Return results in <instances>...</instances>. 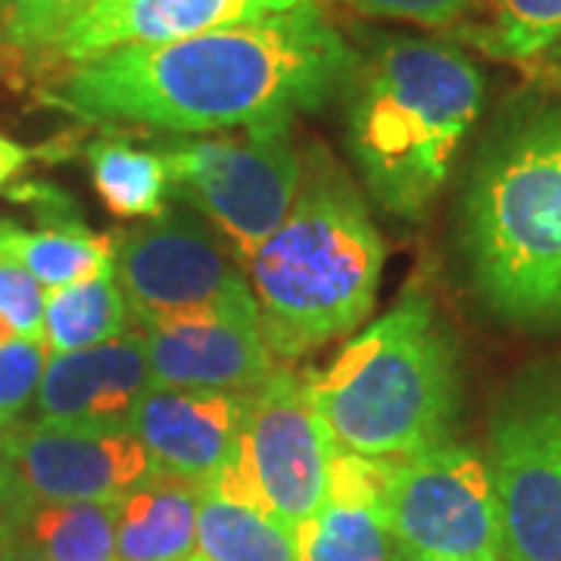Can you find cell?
Here are the masks:
<instances>
[{
	"mask_svg": "<svg viewBox=\"0 0 561 561\" xmlns=\"http://www.w3.org/2000/svg\"><path fill=\"white\" fill-rule=\"evenodd\" d=\"M47 356L44 337L0 346V431L20 421L25 405L35 400Z\"/></svg>",
	"mask_w": 561,
	"mask_h": 561,
	"instance_id": "484cf974",
	"label": "cell"
},
{
	"mask_svg": "<svg viewBox=\"0 0 561 561\" xmlns=\"http://www.w3.org/2000/svg\"><path fill=\"white\" fill-rule=\"evenodd\" d=\"M459 38L486 57L530 62L561 41V0H474Z\"/></svg>",
	"mask_w": 561,
	"mask_h": 561,
	"instance_id": "44dd1931",
	"label": "cell"
},
{
	"mask_svg": "<svg viewBox=\"0 0 561 561\" xmlns=\"http://www.w3.org/2000/svg\"><path fill=\"white\" fill-rule=\"evenodd\" d=\"M128 316L131 309L125 302L113 265H106L94 278L50 290L44 306L47 353H76L113 341L125 334Z\"/></svg>",
	"mask_w": 561,
	"mask_h": 561,
	"instance_id": "d6986e66",
	"label": "cell"
},
{
	"mask_svg": "<svg viewBox=\"0 0 561 561\" xmlns=\"http://www.w3.org/2000/svg\"><path fill=\"white\" fill-rule=\"evenodd\" d=\"M0 561H28L25 542L20 540V534H16L13 522H10L3 502H0Z\"/></svg>",
	"mask_w": 561,
	"mask_h": 561,
	"instance_id": "f546056e",
	"label": "cell"
},
{
	"mask_svg": "<svg viewBox=\"0 0 561 561\" xmlns=\"http://www.w3.org/2000/svg\"><path fill=\"white\" fill-rule=\"evenodd\" d=\"M334 443L365 459H409L453 440L459 343L434 302L405 294L306 381Z\"/></svg>",
	"mask_w": 561,
	"mask_h": 561,
	"instance_id": "5b68a950",
	"label": "cell"
},
{
	"mask_svg": "<svg viewBox=\"0 0 561 561\" xmlns=\"http://www.w3.org/2000/svg\"><path fill=\"white\" fill-rule=\"evenodd\" d=\"M84 160L101 201L113 216L153 219L165 209L169 169L160 150H144L128 140L106 135L84 147Z\"/></svg>",
	"mask_w": 561,
	"mask_h": 561,
	"instance_id": "ffe728a7",
	"label": "cell"
},
{
	"mask_svg": "<svg viewBox=\"0 0 561 561\" xmlns=\"http://www.w3.org/2000/svg\"><path fill=\"white\" fill-rule=\"evenodd\" d=\"M502 559L561 561V359L518 371L490 419Z\"/></svg>",
	"mask_w": 561,
	"mask_h": 561,
	"instance_id": "52a82bcc",
	"label": "cell"
},
{
	"mask_svg": "<svg viewBox=\"0 0 561 561\" xmlns=\"http://www.w3.org/2000/svg\"><path fill=\"white\" fill-rule=\"evenodd\" d=\"M91 0H7L0 38L20 50H50Z\"/></svg>",
	"mask_w": 561,
	"mask_h": 561,
	"instance_id": "cb8c5ba5",
	"label": "cell"
},
{
	"mask_svg": "<svg viewBox=\"0 0 561 561\" xmlns=\"http://www.w3.org/2000/svg\"><path fill=\"white\" fill-rule=\"evenodd\" d=\"M381 268L383 241L356 184L316 150L294 209L247 262L272 356L297 359L353 334L375 309Z\"/></svg>",
	"mask_w": 561,
	"mask_h": 561,
	"instance_id": "277c9868",
	"label": "cell"
},
{
	"mask_svg": "<svg viewBox=\"0 0 561 561\" xmlns=\"http://www.w3.org/2000/svg\"><path fill=\"white\" fill-rule=\"evenodd\" d=\"M140 331L157 387L253 393L278 371L256 316H197Z\"/></svg>",
	"mask_w": 561,
	"mask_h": 561,
	"instance_id": "5bb4252c",
	"label": "cell"
},
{
	"mask_svg": "<svg viewBox=\"0 0 561 561\" xmlns=\"http://www.w3.org/2000/svg\"><path fill=\"white\" fill-rule=\"evenodd\" d=\"M0 3H3V0H0Z\"/></svg>",
	"mask_w": 561,
	"mask_h": 561,
	"instance_id": "836d02e7",
	"label": "cell"
},
{
	"mask_svg": "<svg viewBox=\"0 0 561 561\" xmlns=\"http://www.w3.org/2000/svg\"><path fill=\"white\" fill-rule=\"evenodd\" d=\"M297 561H393L397 542L381 505L324 500L312 518L294 527Z\"/></svg>",
	"mask_w": 561,
	"mask_h": 561,
	"instance_id": "603a6c76",
	"label": "cell"
},
{
	"mask_svg": "<svg viewBox=\"0 0 561 561\" xmlns=\"http://www.w3.org/2000/svg\"><path fill=\"white\" fill-rule=\"evenodd\" d=\"M7 490L32 502H116L153 478L125 427L13 421L0 431Z\"/></svg>",
	"mask_w": 561,
	"mask_h": 561,
	"instance_id": "8fae6325",
	"label": "cell"
},
{
	"mask_svg": "<svg viewBox=\"0 0 561 561\" xmlns=\"http://www.w3.org/2000/svg\"><path fill=\"white\" fill-rule=\"evenodd\" d=\"M334 453L306 381L275 371L250 393L238 453L206 490L297 527L324 505Z\"/></svg>",
	"mask_w": 561,
	"mask_h": 561,
	"instance_id": "ba28073f",
	"label": "cell"
},
{
	"mask_svg": "<svg viewBox=\"0 0 561 561\" xmlns=\"http://www.w3.org/2000/svg\"><path fill=\"white\" fill-rule=\"evenodd\" d=\"M7 493V465H3V456H0V496Z\"/></svg>",
	"mask_w": 561,
	"mask_h": 561,
	"instance_id": "1f68e13d",
	"label": "cell"
},
{
	"mask_svg": "<svg viewBox=\"0 0 561 561\" xmlns=\"http://www.w3.org/2000/svg\"><path fill=\"white\" fill-rule=\"evenodd\" d=\"M25 552H28V561H44V559H41V556H35L32 549H25Z\"/></svg>",
	"mask_w": 561,
	"mask_h": 561,
	"instance_id": "d6a6232c",
	"label": "cell"
},
{
	"mask_svg": "<svg viewBox=\"0 0 561 561\" xmlns=\"http://www.w3.org/2000/svg\"><path fill=\"white\" fill-rule=\"evenodd\" d=\"M459 253L483 309L530 334L561 331V103L505 113L461 191Z\"/></svg>",
	"mask_w": 561,
	"mask_h": 561,
	"instance_id": "7a4b0ae2",
	"label": "cell"
},
{
	"mask_svg": "<svg viewBox=\"0 0 561 561\" xmlns=\"http://www.w3.org/2000/svg\"><path fill=\"white\" fill-rule=\"evenodd\" d=\"M0 502L25 549H32L44 561H113V502H32L10 490Z\"/></svg>",
	"mask_w": 561,
	"mask_h": 561,
	"instance_id": "e0dca14e",
	"label": "cell"
},
{
	"mask_svg": "<svg viewBox=\"0 0 561 561\" xmlns=\"http://www.w3.org/2000/svg\"><path fill=\"white\" fill-rule=\"evenodd\" d=\"M25 162H28V150L20 147L16 140L0 135V187L10 179H16L22 169H25Z\"/></svg>",
	"mask_w": 561,
	"mask_h": 561,
	"instance_id": "f1b7e54d",
	"label": "cell"
},
{
	"mask_svg": "<svg viewBox=\"0 0 561 561\" xmlns=\"http://www.w3.org/2000/svg\"><path fill=\"white\" fill-rule=\"evenodd\" d=\"M153 387V371L140 334L47 356L35 393V421L72 427H125L140 397Z\"/></svg>",
	"mask_w": 561,
	"mask_h": 561,
	"instance_id": "9a60e30c",
	"label": "cell"
},
{
	"mask_svg": "<svg viewBox=\"0 0 561 561\" xmlns=\"http://www.w3.org/2000/svg\"><path fill=\"white\" fill-rule=\"evenodd\" d=\"M113 272L140 328L197 316L260 319L247 275L228 260L201 213L179 201L113 238Z\"/></svg>",
	"mask_w": 561,
	"mask_h": 561,
	"instance_id": "9c48e42d",
	"label": "cell"
},
{
	"mask_svg": "<svg viewBox=\"0 0 561 561\" xmlns=\"http://www.w3.org/2000/svg\"><path fill=\"white\" fill-rule=\"evenodd\" d=\"M481 69L446 41L378 35L343 88L346 144L383 213L421 221L481 119Z\"/></svg>",
	"mask_w": 561,
	"mask_h": 561,
	"instance_id": "3957f363",
	"label": "cell"
},
{
	"mask_svg": "<svg viewBox=\"0 0 561 561\" xmlns=\"http://www.w3.org/2000/svg\"><path fill=\"white\" fill-rule=\"evenodd\" d=\"M250 393H209L150 387L140 397L128 431L150 459L157 478L209 486L234 459Z\"/></svg>",
	"mask_w": 561,
	"mask_h": 561,
	"instance_id": "7c38bea8",
	"label": "cell"
},
{
	"mask_svg": "<svg viewBox=\"0 0 561 561\" xmlns=\"http://www.w3.org/2000/svg\"><path fill=\"white\" fill-rule=\"evenodd\" d=\"M203 486L150 478L116 500L113 561H187L197 556Z\"/></svg>",
	"mask_w": 561,
	"mask_h": 561,
	"instance_id": "2e32d148",
	"label": "cell"
},
{
	"mask_svg": "<svg viewBox=\"0 0 561 561\" xmlns=\"http://www.w3.org/2000/svg\"><path fill=\"white\" fill-rule=\"evenodd\" d=\"M306 3L319 0H91L50 50L76 66L119 47L194 38L203 32L287 13Z\"/></svg>",
	"mask_w": 561,
	"mask_h": 561,
	"instance_id": "4fadbf2b",
	"label": "cell"
},
{
	"mask_svg": "<svg viewBox=\"0 0 561 561\" xmlns=\"http://www.w3.org/2000/svg\"><path fill=\"white\" fill-rule=\"evenodd\" d=\"M169 169V197L209 219L243 265L294 209L302 160L290 122L241 128L225 138H184L160 144Z\"/></svg>",
	"mask_w": 561,
	"mask_h": 561,
	"instance_id": "8992f818",
	"label": "cell"
},
{
	"mask_svg": "<svg viewBox=\"0 0 561 561\" xmlns=\"http://www.w3.org/2000/svg\"><path fill=\"white\" fill-rule=\"evenodd\" d=\"M47 294L22 265L0 256V346L44 337Z\"/></svg>",
	"mask_w": 561,
	"mask_h": 561,
	"instance_id": "d4e9b609",
	"label": "cell"
},
{
	"mask_svg": "<svg viewBox=\"0 0 561 561\" xmlns=\"http://www.w3.org/2000/svg\"><path fill=\"white\" fill-rule=\"evenodd\" d=\"M0 256L22 265L50 294L94 278L113 265V238L94 234L81 219L44 225L35 231L0 221Z\"/></svg>",
	"mask_w": 561,
	"mask_h": 561,
	"instance_id": "ac0fdd59",
	"label": "cell"
},
{
	"mask_svg": "<svg viewBox=\"0 0 561 561\" xmlns=\"http://www.w3.org/2000/svg\"><path fill=\"white\" fill-rule=\"evenodd\" d=\"M197 552L206 561H297L294 527L203 490Z\"/></svg>",
	"mask_w": 561,
	"mask_h": 561,
	"instance_id": "7402d4cb",
	"label": "cell"
},
{
	"mask_svg": "<svg viewBox=\"0 0 561 561\" xmlns=\"http://www.w3.org/2000/svg\"><path fill=\"white\" fill-rule=\"evenodd\" d=\"M393 561H471V559H434V556H419L409 549H393Z\"/></svg>",
	"mask_w": 561,
	"mask_h": 561,
	"instance_id": "4dcf8cb0",
	"label": "cell"
},
{
	"mask_svg": "<svg viewBox=\"0 0 561 561\" xmlns=\"http://www.w3.org/2000/svg\"><path fill=\"white\" fill-rule=\"evenodd\" d=\"M397 542L434 559L502 561V515L490 461L471 446L443 443L390 459L381 500Z\"/></svg>",
	"mask_w": 561,
	"mask_h": 561,
	"instance_id": "30bf717a",
	"label": "cell"
},
{
	"mask_svg": "<svg viewBox=\"0 0 561 561\" xmlns=\"http://www.w3.org/2000/svg\"><path fill=\"white\" fill-rule=\"evenodd\" d=\"M530 69V76L540 81L542 88L559 91L561 94V41L552 44L549 50H542L540 57H534L530 62H524Z\"/></svg>",
	"mask_w": 561,
	"mask_h": 561,
	"instance_id": "83f0119b",
	"label": "cell"
},
{
	"mask_svg": "<svg viewBox=\"0 0 561 561\" xmlns=\"http://www.w3.org/2000/svg\"><path fill=\"white\" fill-rule=\"evenodd\" d=\"M365 16L415 22L424 28L459 25L474 0H343Z\"/></svg>",
	"mask_w": 561,
	"mask_h": 561,
	"instance_id": "4316f807",
	"label": "cell"
},
{
	"mask_svg": "<svg viewBox=\"0 0 561 561\" xmlns=\"http://www.w3.org/2000/svg\"><path fill=\"white\" fill-rule=\"evenodd\" d=\"M359 54L306 3L256 22L76 62L47 101L88 122L209 135L294 122L343 94Z\"/></svg>",
	"mask_w": 561,
	"mask_h": 561,
	"instance_id": "6da1fadb",
	"label": "cell"
}]
</instances>
